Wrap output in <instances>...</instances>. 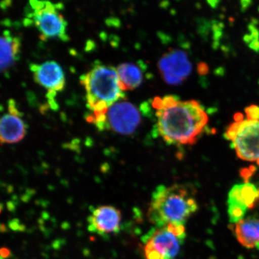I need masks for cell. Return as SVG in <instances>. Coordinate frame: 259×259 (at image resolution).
Masks as SVG:
<instances>
[{"label":"cell","mask_w":259,"mask_h":259,"mask_svg":"<svg viewBox=\"0 0 259 259\" xmlns=\"http://www.w3.org/2000/svg\"><path fill=\"white\" fill-rule=\"evenodd\" d=\"M218 25H219L220 28L222 30L225 28L224 23H222V22H219V23H218Z\"/></svg>","instance_id":"e575fe53"},{"label":"cell","mask_w":259,"mask_h":259,"mask_svg":"<svg viewBox=\"0 0 259 259\" xmlns=\"http://www.w3.org/2000/svg\"><path fill=\"white\" fill-rule=\"evenodd\" d=\"M220 47H221V42L220 41H213L212 44V49L214 50H218Z\"/></svg>","instance_id":"1f68e13d"},{"label":"cell","mask_w":259,"mask_h":259,"mask_svg":"<svg viewBox=\"0 0 259 259\" xmlns=\"http://www.w3.org/2000/svg\"><path fill=\"white\" fill-rule=\"evenodd\" d=\"M25 24L33 25L44 40L49 38L69 40L67 22L60 13V7L49 1H30Z\"/></svg>","instance_id":"277c9868"},{"label":"cell","mask_w":259,"mask_h":259,"mask_svg":"<svg viewBox=\"0 0 259 259\" xmlns=\"http://www.w3.org/2000/svg\"><path fill=\"white\" fill-rule=\"evenodd\" d=\"M156 131L167 144H194L207 124L204 107L197 101L182 102L177 95L153 99Z\"/></svg>","instance_id":"6da1fadb"},{"label":"cell","mask_w":259,"mask_h":259,"mask_svg":"<svg viewBox=\"0 0 259 259\" xmlns=\"http://www.w3.org/2000/svg\"><path fill=\"white\" fill-rule=\"evenodd\" d=\"M3 204H0V213H1L2 210H3Z\"/></svg>","instance_id":"8d00e7d4"},{"label":"cell","mask_w":259,"mask_h":259,"mask_svg":"<svg viewBox=\"0 0 259 259\" xmlns=\"http://www.w3.org/2000/svg\"><path fill=\"white\" fill-rule=\"evenodd\" d=\"M258 12H259V7H258Z\"/></svg>","instance_id":"74e56055"},{"label":"cell","mask_w":259,"mask_h":259,"mask_svg":"<svg viewBox=\"0 0 259 259\" xmlns=\"http://www.w3.org/2000/svg\"><path fill=\"white\" fill-rule=\"evenodd\" d=\"M248 120L259 121V107L257 105H250L245 109Z\"/></svg>","instance_id":"e0dca14e"},{"label":"cell","mask_w":259,"mask_h":259,"mask_svg":"<svg viewBox=\"0 0 259 259\" xmlns=\"http://www.w3.org/2000/svg\"><path fill=\"white\" fill-rule=\"evenodd\" d=\"M202 132L206 133L207 134H215L216 131L215 129L211 128L208 125H205L204 127L203 130H202Z\"/></svg>","instance_id":"83f0119b"},{"label":"cell","mask_w":259,"mask_h":259,"mask_svg":"<svg viewBox=\"0 0 259 259\" xmlns=\"http://www.w3.org/2000/svg\"><path fill=\"white\" fill-rule=\"evenodd\" d=\"M214 74L216 76L222 77V76H224L225 74H226V69L223 66H219V67L216 68L214 70Z\"/></svg>","instance_id":"7402d4cb"},{"label":"cell","mask_w":259,"mask_h":259,"mask_svg":"<svg viewBox=\"0 0 259 259\" xmlns=\"http://www.w3.org/2000/svg\"><path fill=\"white\" fill-rule=\"evenodd\" d=\"M116 71L122 91L139 88L144 80L142 70L137 64L133 63H124L119 65Z\"/></svg>","instance_id":"9a60e30c"},{"label":"cell","mask_w":259,"mask_h":259,"mask_svg":"<svg viewBox=\"0 0 259 259\" xmlns=\"http://www.w3.org/2000/svg\"><path fill=\"white\" fill-rule=\"evenodd\" d=\"M233 231L243 246L259 250V218H243L233 225Z\"/></svg>","instance_id":"5bb4252c"},{"label":"cell","mask_w":259,"mask_h":259,"mask_svg":"<svg viewBox=\"0 0 259 259\" xmlns=\"http://www.w3.org/2000/svg\"><path fill=\"white\" fill-rule=\"evenodd\" d=\"M221 49L225 54H229V53L231 52V47H228V46H221Z\"/></svg>","instance_id":"f546056e"},{"label":"cell","mask_w":259,"mask_h":259,"mask_svg":"<svg viewBox=\"0 0 259 259\" xmlns=\"http://www.w3.org/2000/svg\"><path fill=\"white\" fill-rule=\"evenodd\" d=\"M196 21L197 23V32L204 41H207L212 28L210 22L204 18H197Z\"/></svg>","instance_id":"2e32d148"},{"label":"cell","mask_w":259,"mask_h":259,"mask_svg":"<svg viewBox=\"0 0 259 259\" xmlns=\"http://www.w3.org/2000/svg\"><path fill=\"white\" fill-rule=\"evenodd\" d=\"M27 134V125L23 114L17 107L15 100L8 102V112L0 115V144H13L20 142Z\"/></svg>","instance_id":"7c38bea8"},{"label":"cell","mask_w":259,"mask_h":259,"mask_svg":"<svg viewBox=\"0 0 259 259\" xmlns=\"http://www.w3.org/2000/svg\"><path fill=\"white\" fill-rule=\"evenodd\" d=\"M258 84H259V80H258Z\"/></svg>","instance_id":"f35d334b"},{"label":"cell","mask_w":259,"mask_h":259,"mask_svg":"<svg viewBox=\"0 0 259 259\" xmlns=\"http://www.w3.org/2000/svg\"><path fill=\"white\" fill-rule=\"evenodd\" d=\"M223 36V32L222 30H221V31L213 32L212 39L214 41H220L221 39L222 38Z\"/></svg>","instance_id":"cb8c5ba5"},{"label":"cell","mask_w":259,"mask_h":259,"mask_svg":"<svg viewBox=\"0 0 259 259\" xmlns=\"http://www.w3.org/2000/svg\"><path fill=\"white\" fill-rule=\"evenodd\" d=\"M234 119L236 122H241L243 121V115L241 113H237L234 116Z\"/></svg>","instance_id":"4dcf8cb0"},{"label":"cell","mask_w":259,"mask_h":259,"mask_svg":"<svg viewBox=\"0 0 259 259\" xmlns=\"http://www.w3.org/2000/svg\"><path fill=\"white\" fill-rule=\"evenodd\" d=\"M196 8H202V6H201V5L199 4V3H197V4H196Z\"/></svg>","instance_id":"d590c367"},{"label":"cell","mask_w":259,"mask_h":259,"mask_svg":"<svg viewBox=\"0 0 259 259\" xmlns=\"http://www.w3.org/2000/svg\"><path fill=\"white\" fill-rule=\"evenodd\" d=\"M253 4V2L250 1V0H241V10L242 13H245L247 9Z\"/></svg>","instance_id":"44dd1931"},{"label":"cell","mask_w":259,"mask_h":259,"mask_svg":"<svg viewBox=\"0 0 259 259\" xmlns=\"http://www.w3.org/2000/svg\"><path fill=\"white\" fill-rule=\"evenodd\" d=\"M250 23L253 24V25L256 26L259 24V20L255 18H251V21H250Z\"/></svg>","instance_id":"d6a6232c"},{"label":"cell","mask_w":259,"mask_h":259,"mask_svg":"<svg viewBox=\"0 0 259 259\" xmlns=\"http://www.w3.org/2000/svg\"><path fill=\"white\" fill-rule=\"evenodd\" d=\"M243 41L245 42L246 44H249L250 42L253 41V37H252L251 35H250V34H246V35H245L243 37Z\"/></svg>","instance_id":"f1b7e54d"},{"label":"cell","mask_w":259,"mask_h":259,"mask_svg":"<svg viewBox=\"0 0 259 259\" xmlns=\"http://www.w3.org/2000/svg\"><path fill=\"white\" fill-rule=\"evenodd\" d=\"M80 81L86 92L87 105L93 112H103L125 97L115 69L96 64L82 75Z\"/></svg>","instance_id":"3957f363"},{"label":"cell","mask_w":259,"mask_h":259,"mask_svg":"<svg viewBox=\"0 0 259 259\" xmlns=\"http://www.w3.org/2000/svg\"><path fill=\"white\" fill-rule=\"evenodd\" d=\"M233 142L238 157L247 161H259V121L239 122L238 134Z\"/></svg>","instance_id":"30bf717a"},{"label":"cell","mask_w":259,"mask_h":259,"mask_svg":"<svg viewBox=\"0 0 259 259\" xmlns=\"http://www.w3.org/2000/svg\"><path fill=\"white\" fill-rule=\"evenodd\" d=\"M207 3L212 9H216L218 8V5L221 3V1H219V0H208V1H207Z\"/></svg>","instance_id":"d4e9b609"},{"label":"cell","mask_w":259,"mask_h":259,"mask_svg":"<svg viewBox=\"0 0 259 259\" xmlns=\"http://www.w3.org/2000/svg\"><path fill=\"white\" fill-rule=\"evenodd\" d=\"M199 83L203 89H207L209 85L208 78L206 76H200L199 78Z\"/></svg>","instance_id":"ffe728a7"},{"label":"cell","mask_w":259,"mask_h":259,"mask_svg":"<svg viewBox=\"0 0 259 259\" xmlns=\"http://www.w3.org/2000/svg\"><path fill=\"white\" fill-rule=\"evenodd\" d=\"M197 209V201L185 186L161 185L153 192L147 216L156 228L185 226Z\"/></svg>","instance_id":"7a4b0ae2"},{"label":"cell","mask_w":259,"mask_h":259,"mask_svg":"<svg viewBox=\"0 0 259 259\" xmlns=\"http://www.w3.org/2000/svg\"><path fill=\"white\" fill-rule=\"evenodd\" d=\"M259 201V189L253 184L245 182L235 185L230 191L228 212L230 222L238 223L244 218L247 210L254 207Z\"/></svg>","instance_id":"ba28073f"},{"label":"cell","mask_w":259,"mask_h":259,"mask_svg":"<svg viewBox=\"0 0 259 259\" xmlns=\"http://www.w3.org/2000/svg\"><path fill=\"white\" fill-rule=\"evenodd\" d=\"M30 71L35 82L47 90V97L51 107H56V95L64 90L66 79L62 68L56 61L30 65Z\"/></svg>","instance_id":"52a82bcc"},{"label":"cell","mask_w":259,"mask_h":259,"mask_svg":"<svg viewBox=\"0 0 259 259\" xmlns=\"http://www.w3.org/2000/svg\"><path fill=\"white\" fill-rule=\"evenodd\" d=\"M137 107L128 102H118L107 109L100 131L111 130L122 135L134 134L141 123Z\"/></svg>","instance_id":"8992f818"},{"label":"cell","mask_w":259,"mask_h":259,"mask_svg":"<svg viewBox=\"0 0 259 259\" xmlns=\"http://www.w3.org/2000/svg\"><path fill=\"white\" fill-rule=\"evenodd\" d=\"M218 112V107H209V108H207V110L205 111L206 114H207V115H214V114L217 113Z\"/></svg>","instance_id":"4316f807"},{"label":"cell","mask_w":259,"mask_h":259,"mask_svg":"<svg viewBox=\"0 0 259 259\" xmlns=\"http://www.w3.org/2000/svg\"><path fill=\"white\" fill-rule=\"evenodd\" d=\"M21 41L18 37L5 31L0 35V73L9 70L20 57Z\"/></svg>","instance_id":"4fadbf2b"},{"label":"cell","mask_w":259,"mask_h":259,"mask_svg":"<svg viewBox=\"0 0 259 259\" xmlns=\"http://www.w3.org/2000/svg\"><path fill=\"white\" fill-rule=\"evenodd\" d=\"M248 47L250 48L251 50L254 51L255 52L259 53V40H253L249 45H248Z\"/></svg>","instance_id":"603a6c76"},{"label":"cell","mask_w":259,"mask_h":259,"mask_svg":"<svg viewBox=\"0 0 259 259\" xmlns=\"http://www.w3.org/2000/svg\"><path fill=\"white\" fill-rule=\"evenodd\" d=\"M89 231L99 236H107L120 231L122 213L111 205L99 206L89 216Z\"/></svg>","instance_id":"8fae6325"},{"label":"cell","mask_w":259,"mask_h":259,"mask_svg":"<svg viewBox=\"0 0 259 259\" xmlns=\"http://www.w3.org/2000/svg\"><path fill=\"white\" fill-rule=\"evenodd\" d=\"M185 226H169L156 228L145 241L146 259H176L185 242Z\"/></svg>","instance_id":"5b68a950"},{"label":"cell","mask_w":259,"mask_h":259,"mask_svg":"<svg viewBox=\"0 0 259 259\" xmlns=\"http://www.w3.org/2000/svg\"><path fill=\"white\" fill-rule=\"evenodd\" d=\"M163 79L170 85H180L192 71V65L185 51L174 49L162 56L158 64Z\"/></svg>","instance_id":"9c48e42d"},{"label":"cell","mask_w":259,"mask_h":259,"mask_svg":"<svg viewBox=\"0 0 259 259\" xmlns=\"http://www.w3.org/2000/svg\"><path fill=\"white\" fill-rule=\"evenodd\" d=\"M7 231V228L6 226H5V225L3 224H0V232L1 233H5V232Z\"/></svg>","instance_id":"836d02e7"},{"label":"cell","mask_w":259,"mask_h":259,"mask_svg":"<svg viewBox=\"0 0 259 259\" xmlns=\"http://www.w3.org/2000/svg\"><path fill=\"white\" fill-rule=\"evenodd\" d=\"M12 257V252L9 248L3 247L0 248V259H9Z\"/></svg>","instance_id":"d6986e66"},{"label":"cell","mask_w":259,"mask_h":259,"mask_svg":"<svg viewBox=\"0 0 259 259\" xmlns=\"http://www.w3.org/2000/svg\"><path fill=\"white\" fill-rule=\"evenodd\" d=\"M197 72L200 76H206L209 73V66L206 63H199L197 65Z\"/></svg>","instance_id":"ac0fdd59"},{"label":"cell","mask_w":259,"mask_h":259,"mask_svg":"<svg viewBox=\"0 0 259 259\" xmlns=\"http://www.w3.org/2000/svg\"><path fill=\"white\" fill-rule=\"evenodd\" d=\"M250 35L253 37V40H259V30L258 28H255L253 29L252 31H250Z\"/></svg>","instance_id":"484cf974"}]
</instances>
